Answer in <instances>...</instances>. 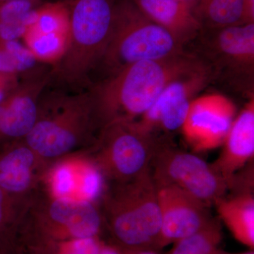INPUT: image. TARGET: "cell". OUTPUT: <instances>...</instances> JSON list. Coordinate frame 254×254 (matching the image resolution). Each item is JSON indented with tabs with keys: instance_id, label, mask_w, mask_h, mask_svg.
Wrapping results in <instances>:
<instances>
[{
	"instance_id": "obj_26",
	"label": "cell",
	"mask_w": 254,
	"mask_h": 254,
	"mask_svg": "<svg viewBox=\"0 0 254 254\" xmlns=\"http://www.w3.org/2000/svg\"><path fill=\"white\" fill-rule=\"evenodd\" d=\"M0 254H38L23 245L17 236L0 239Z\"/></svg>"
},
{
	"instance_id": "obj_17",
	"label": "cell",
	"mask_w": 254,
	"mask_h": 254,
	"mask_svg": "<svg viewBox=\"0 0 254 254\" xmlns=\"http://www.w3.org/2000/svg\"><path fill=\"white\" fill-rule=\"evenodd\" d=\"M150 20L170 32L184 46L194 41L202 29L193 8L184 0H133Z\"/></svg>"
},
{
	"instance_id": "obj_22",
	"label": "cell",
	"mask_w": 254,
	"mask_h": 254,
	"mask_svg": "<svg viewBox=\"0 0 254 254\" xmlns=\"http://www.w3.org/2000/svg\"><path fill=\"white\" fill-rule=\"evenodd\" d=\"M222 238L220 223L213 219L203 230L174 243L170 254H218Z\"/></svg>"
},
{
	"instance_id": "obj_18",
	"label": "cell",
	"mask_w": 254,
	"mask_h": 254,
	"mask_svg": "<svg viewBox=\"0 0 254 254\" xmlns=\"http://www.w3.org/2000/svg\"><path fill=\"white\" fill-rule=\"evenodd\" d=\"M220 218L241 243L254 249V198L252 191L237 192L215 203Z\"/></svg>"
},
{
	"instance_id": "obj_28",
	"label": "cell",
	"mask_w": 254,
	"mask_h": 254,
	"mask_svg": "<svg viewBox=\"0 0 254 254\" xmlns=\"http://www.w3.org/2000/svg\"><path fill=\"white\" fill-rule=\"evenodd\" d=\"M0 72L18 76L14 60L2 42L0 41ZM20 78V77H19Z\"/></svg>"
},
{
	"instance_id": "obj_19",
	"label": "cell",
	"mask_w": 254,
	"mask_h": 254,
	"mask_svg": "<svg viewBox=\"0 0 254 254\" xmlns=\"http://www.w3.org/2000/svg\"><path fill=\"white\" fill-rule=\"evenodd\" d=\"M193 10L202 28L244 24L243 0H195Z\"/></svg>"
},
{
	"instance_id": "obj_15",
	"label": "cell",
	"mask_w": 254,
	"mask_h": 254,
	"mask_svg": "<svg viewBox=\"0 0 254 254\" xmlns=\"http://www.w3.org/2000/svg\"><path fill=\"white\" fill-rule=\"evenodd\" d=\"M0 188L14 198H28L38 188L49 162L23 140L1 146Z\"/></svg>"
},
{
	"instance_id": "obj_34",
	"label": "cell",
	"mask_w": 254,
	"mask_h": 254,
	"mask_svg": "<svg viewBox=\"0 0 254 254\" xmlns=\"http://www.w3.org/2000/svg\"><path fill=\"white\" fill-rule=\"evenodd\" d=\"M11 1V0H0V3L5 2V1ZM38 1V0H36Z\"/></svg>"
},
{
	"instance_id": "obj_14",
	"label": "cell",
	"mask_w": 254,
	"mask_h": 254,
	"mask_svg": "<svg viewBox=\"0 0 254 254\" xmlns=\"http://www.w3.org/2000/svg\"><path fill=\"white\" fill-rule=\"evenodd\" d=\"M51 82V68L21 79L19 85L0 104V146L23 140L38 118L42 94Z\"/></svg>"
},
{
	"instance_id": "obj_16",
	"label": "cell",
	"mask_w": 254,
	"mask_h": 254,
	"mask_svg": "<svg viewBox=\"0 0 254 254\" xmlns=\"http://www.w3.org/2000/svg\"><path fill=\"white\" fill-rule=\"evenodd\" d=\"M222 145L221 153L212 165L233 187L237 172L254 159V97L235 118Z\"/></svg>"
},
{
	"instance_id": "obj_2",
	"label": "cell",
	"mask_w": 254,
	"mask_h": 254,
	"mask_svg": "<svg viewBox=\"0 0 254 254\" xmlns=\"http://www.w3.org/2000/svg\"><path fill=\"white\" fill-rule=\"evenodd\" d=\"M100 132L89 90L43 92L38 118L23 141L51 163L71 153L88 150Z\"/></svg>"
},
{
	"instance_id": "obj_12",
	"label": "cell",
	"mask_w": 254,
	"mask_h": 254,
	"mask_svg": "<svg viewBox=\"0 0 254 254\" xmlns=\"http://www.w3.org/2000/svg\"><path fill=\"white\" fill-rule=\"evenodd\" d=\"M237 108L230 98L218 93L195 97L181 128L184 138L194 151L220 146L226 137Z\"/></svg>"
},
{
	"instance_id": "obj_24",
	"label": "cell",
	"mask_w": 254,
	"mask_h": 254,
	"mask_svg": "<svg viewBox=\"0 0 254 254\" xmlns=\"http://www.w3.org/2000/svg\"><path fill=\"white\" fill-rule=\"evenodd\" d=\"M103 242L100 237L50 241L42 244L41 254H99Z\"/></svg>"
},
{
	"instance_id": "obj_10",
	"label": "cell",
	"mask_w": 254,
	"mask_h": 254,
	"mask_svg": "<svg viewBox=\"0 0 254 254\" xmlns=\"http://www.w3.org/2000/svg\"><path fill=\"white\" fill-rule=\"evenodd\" d=\"M213 81L205 64L170 82L149 110L134 122L145 134L154 139L168 138L181 130L192 100Z\"/></svg>"
},
{
	"instance_id": "obj_6",
	"label": "cell",
	"mask_w": 254,
	"mask_h": 254,
	"mask_svg": "<svg viewBox=\"0 0 254 254\" xmlns=\"http://www.w3.org/2000/svg\"><path fill=\"white\" fill-rule=\"evenodd\" d=\"M21 225L39 247L50 241L100 237L104 230L98 205L53 198L39 187L28 199Z\"/></svg>"
},
{
	"instance_id": "obj_29",
	"label": "cell",
	"mask_w": 254,
	"mask_h": 254,
	"mask_svg": "<svg viewBox=\"0 0 254 254\" xmlns=\"http://www.w3.org/2000/svg\"><path fill=\"white\" fill-rule=\"evenodd\" d=\"M243 23H254V0H243Z\"/></svg>"
},
{
	"instance_id": "obj_8",
	"label": "cell",
	"mask_w": 254,
	"mask_h": 254,
	"mask_svg": "<svg viewBox=\"0 0 254 254\" xmlns=\"http://www.w3.org/2000/svg\"><path fill=\"white\" fill-rule=\"evenodd\" d=\"M150 170L156 187H177L208 207L232 190L212 164L177 148L168 138L157 141Z\"/></svg>"
},
{
	"instance_id": "obj_25",
	"label": "cell",
	"mask_w": 254,
	"mask_h": 254,
	"mask_svg": "<svg viewBox=\"0 0 254 254\" xmlns=\"http://www.w3.org/2000/svg\"><path fill=\"white\" fill-rule=\"evenodd\" d=\"M36 0H11L0 3V23H11L24 21L36 9Z\"/></svg>"
},
{
	"instance_id": "obj_7",
	"label": "cell",
	"mask_w": 254,
	"mask_h": 254,
	"mask_svg": "<svg viewBox=\"0 0 254 254\" xmlns=\"http://www.w3.org/2000/svg\"><path fill=\"white\" fill-rule=\"evenodd\" d=\"M194 41L193 54L210 68L213 80L254 96V23L202 28Z\"/></svg>"
},
{
	"instance_id": "obj_20",
	"label": "cell",
	"mask_w": 254,
	"mask_h": 254,
	"mask_svg": "<svg viewBox=\"0 0 254 254\" xmlns=\"http://www.w3.org/2000/svg\"><path fill=\"white\" fill-rule=\"evenodd\" d=\"M69 36L70 34L43 33L27 29L21 39L40 63L53 67L64 56Z\"/></svg>"
},
{
	"instance_id": "obj_3",
	"label": "cell",
	"mask_w": 254,
	"mask_h": 254,
	"mask_svg": "<svg viewBox=\"0 0 254 254\" xmlns=\"http://www.w3.org/2000/svg\"><path fill=\"white\" fill-rule=\"evenodd\" d=\"M98 206L112 243L124 250H158L161 213L150 169L128 181L107 184Z\"/></svg>"
},
{
	"instance_id": "obj_21",
	"label": "cell",
	"mask_w": 254,
	"mask_h": 254,
	"mask_svg": "<svg viewBox=\"0 0 254 254\" xmlns=\"http://www.w3.org/2000/svg\"><path fill=\"white\" fill-rule=\"evenodd\" d=\"M70 2L58 1L47 3L35 9L34 20L27 29L43 33L70 34ZM26 29V30H27Z\"/></svg>"
},
{
	"instance_id": "obj_30",
	"label": "cell",
	"mask_w": 254,
	"mask_h": 254,
	"mask_svg": "<svg viewBox=\"0 0 254 254\" xmlns=\"http://www.w3.org/2000/svg\"><path fill=\"white\" fill-rule=\"evenodd\" d=\"M99 254H125V250L112 242L105 243L103 242Z\"/></svg>"
},
{
	"instance_id": "obj_31",
	"label": "cell",
	"mask_w": 254,
	"mask_h": 254,
	"mask_svg": "<svg viewBox=\"0 0 254 254\" xmlns=\"http://www.w3.org/2000/svg\"><path fill=\"white\" fill-rule=\"evenodd\" d=\"M125 254H160L155 249H141L137 250H125Z\"/></svg>"
},
{
	"instance_id": "obj_23",
	"label": "cell",
	"mask_w": 254,
	"mask_h": 254,
	"mask_svg": "<svg viewBox=\"0 0 254 254\" xmlns=\"http://www.w3.org/2000/svg\"><path fill=\"white\" fill-rule=\"evenodd\" d=\"M29 197L14 198L0 188V239L16 235Z\"/></svg>"
},
{
	"instance_id": "obj_32",
	"label": "cell",
	"mask_w": 254,
	"mask_h": 254,
	"mask_svg": "<svg viewBox=\"0 0 254 254\" xmlns=\"http://www.w3.org/2000/svg\"><path fill=\"white\" fill-rule=\"evenodd\" d=\"M184 1H187V3H189L193 8V4L194 3L195 0H184Z\"/></svg>"
},
{
	"instance_id": "obj_33",
	"label": "cell",
	"mask_w": 254,
	"mask_h": 254,
	"mask_svg": "<svg viewBox=\"0 0 254 254\" xmlns=\"http://www.w3.org/2000/svg\"><path fill=\"white\" fill-rule=\"evenodd\" d=\"M58 1H66V2H71L73 0H58Z\"/></svg>"
},
{
	"instance_id": "obj_4",
	"label": "cell",
	"mask_w": 254,
	"mask_h": 254,
	"mask_svg": "<svg viewBox=\"0 0 254 254\" xmlns=\"http://www.w3.org/2000/svg\"><path fill=\"white\" fill-rule=\"evenodd\" d=\"M116 5L115 0L70 2L69 43L63 59L51 67V83L55 81L70 92L89 90L92 75L98 69L109 43Z\"/></svg>"
},
{
	"instance_id": "obj_13",
	"label": "cell",
	"mask_w": 254,
	"mask_h": 254,
	"mask_svg": "<svg viewBox=\"0 0 254 254\" xmlns=\"http://www.w3.org/2000/svg\"><path fill=\"white\" fill-rule=\"evenodd\" d=\"M161 213L158 250L203 230L213 220L208 206L173 186L157 187Z\"/></svg>"
},
{
	"instance_id": "obj_9",
	"label": "cell",
	"mask_w": 254,
	"mask_h": 254,
	"mask_svg": "<svg viewBox=\"0 0 254 254\" xmlns=\"http://www.w3.org/2000/svg\"><path fill=\"white\" fill-rule=\"evenodd\" d=\"M156 141L140 131L134 122H120L102 128L88 150L108 183L123 182L149 170Z\"/></svg>"
},
{
	"instance_id": "obj_1",
	"label": "cell",
	"mask_w": 254,
	"mask_h": 254,
	"mask_svg": "<svg viewBox=\"0 0 254 254\" xmlns=\"http://www.w3.org/2000/svg\"><path fill=\"white\" fill-rule=\"evenodd\" d=\"M193 53L128 65L92 85L100 131L115 123L136 121L153 105L170 82L203 64Z\"/></svg>"
},
{
	"instance_id": "obj_11",
	"label": "cell",
	"mask_w": 254,
	"mask_h": 254,
	"mask_svg": "<svg viewBox=\"0 0 254 254\" xmlns=\"http://www.w3.org/2000/svg\"><path fill=\"white\" fill-rule=\"evenodd\" d=\"M107 184L89 152L85 150L51 162L42 177L39 188L53 198L98 205Z\"/></svg>"
},
{
	"instance_id": "obj_27",
	"label": "cell",
	"mask_w": 254,
	"mask_h": 254,
	"mask_svg": "<svg viewBox=\"0 0 254 254\" xmlns=\"http://www.w3.org/2000/svg\"><path fill=\"white\" fill-rule=\"evenodd\" d=\"M20 82L17 76L0 72V104L17 88Z\"/></svg>"
},
{
	"instance_id": "obj_5",
	"label": "cell",
	"mask_w": 254,
	"mask_h": 254,
	"mask_svg": "<svg viewBox=\"0 0 254 254\" xmlns=\"http://www.w3.org/2000/svg\"><path fill=\"white\" fill-rule=\"evenodd\" d=\"M185 53V46L170 32L147 17L134 2L123 1L117 3L111 37L98 69L106 78L132 64Z\"/></svg>"
}]
</instances>
